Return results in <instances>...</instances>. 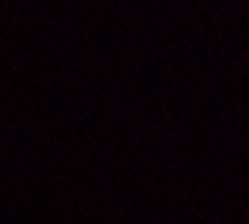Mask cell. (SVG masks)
I'll return each mask as SVG.
<instances>
[]
</instances>
